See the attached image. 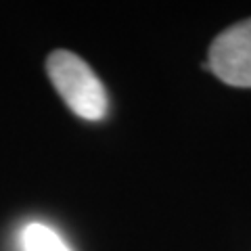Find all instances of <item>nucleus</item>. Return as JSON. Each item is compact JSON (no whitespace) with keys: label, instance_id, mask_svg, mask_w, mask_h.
Here are the masks:
<instances>
[{"label":"nucleus","instance_id":"obj_1","mask_svg":"<svg viewBox=\"0 0 251 251\" xmlns=\"http://www.w3.org/2000/svg\"><path fill=\"white\" fill-rule=\"evenodd\" d=\"M46 72L52 86L75 115L90 122L107 113V92L88 63L69 50H54L46 59Z\"/></svg>","mask_w":251,"mask_h":251},{"label":"nucleus","instance_id":"obj_2","mask_svg":"<svg viewBox=\"0 0 251 251\" xmlns=\"http://www.w3.org/2000/svg\"><path fill=\"white\" fill-rule=\"evenodd\" d=\"M203 67L228 86L251 88V19L224 29L211 42Z\"/></svg>","mask_w":251,"mask_h":251},{"label":"nucleus","instance_id":"obj_3","mask_svg":"<svg viewBox=\"0 0 251 251\" xmlns=\"http://www.w3.org/2000/svg\"><path fill=\"white\" fill-rule=\"evenodd\" d=\"M21 249L23 251H72L57 230H52L50 226L40 222H31L21 230Z\"/></svg>","mask_w":251,"mask_h":251}]
</instances>
